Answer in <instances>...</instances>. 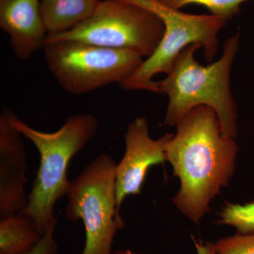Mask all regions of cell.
I'll list each match as a JSON object with an SVG mask.
<instances>
[{"label":"cell","mask_w":254,"mask_h":254,"mask_svg":"<svg viewBox=\"0 0 254 254\" xmlns=\"http://www.w3.org/2000/svg\"><path fill=\"white\" fill-rule=\"evenodd\" d=\"M177 127L165 148L166 160L181 182L173 201L198 224L233 175L238 146L234 138L222 133L216 113L207 106L190 110Z\"/></svg>","instance_id":"6da1fadb"},{"label":"cell","mask_w":254,"mask_h":254,"mask_svg":"<svg viewBox=\"0 0 254 254\" xmlns=\"http://www.w3.org/2000/svg\"><path fill=\"white\" fill-rule=\"evenodd\" d=\"M240 46V33L227 38L222 56L203 66L195 59L202 47L192 44L179 55L171 71L157 82L160 93L168 95L165 125L174 126L197 107L207 106L216 113L222 133L237 136V106L230 89V71Z\"/></svg>","instance_id":"7a4b0ae2"},{"label":"cell","mask_w":254,"mask_h":254,"mask_svg":"<svg viewBox=\"0 0 254 254\" xmlns=\"http://www.w3.org/2000/svg\"><path fill=\"white\" fill-rule=\"evenodd\" d=\"M4 113L41 155L36 178L23 213L34 220L42 235L55 232V205L71 188V182L67 178L68 164L97 133L98 118L90 113L78 114L70 117L58 131L46 133L28 126L9 110H4Z\"/></svg>","instance_id":"3957f363"},{"label":"cell","mask_w":254,"mask_h":254,"mask_svg":"<svg viewBox=\"0 0 254 254\" xmlns=\"http://www.w3.org/2000/svg\"><path fill=\"white\" fill-rule=\"evenodd\" d=\"M142 6L163 21L165 33L160 44L149 58L143 60L131 77L120 86L124 90H138L160 93L153 80L159 73L168 74L179 55L192 44H199L208 62L218 50V35L225 27V18L210 14H187L158 0H118Z\"/></svg>","instance_id":"277c9868"},{"label":"cell","mask_w":254,"mask_h":254,"mask_svg":"<svg viewBox=\"0 0 254 254\" xmlns=\"http://www.w3.org/2000/svg\"><path fill=\"white\" fill-rule=\"evenodd\" d=\"M164 33L163 21L149 10L125 1L100 0L94 13L86 21L71 31L47 35L45 43L83 42L134 52L148 58L158 48Z\"/></svg>","instance_id":"5b68a950"},{"label":"cell","mask_w":254,"mask_h":254,"mask_svg":"<svg viewBox=\"0 0 254 254\" xmlns=\"http://www.w3.org/2000/svg\"><path fill=\"white\" fill-rule=\"evenodd\" d=\"M50 72L64 91L81 95L118 83L122 84L143 63L134 52L110 49L74 41L45 43Z\"/></svg>","instance_id":"8992f818"},{"label":"cell","mask_w":254,"mask_h":254,"mask_svg":"<svg viewBox=\"0 0 254 254\" xmlns=\"http://www.w3.org/2000/svg\"><path fill=\"white\" fill-rule=\"evenodd\" d=\"M116 166L111 155L103 153L71 182L65 213L71 221L83 222L86 244L81 254H113L114 239L124 227L117 214Z\"/></svg>","instance_id":"52a82bcc"},{"label":"cell","mask_w":254,"mask_h":254,"mask_svg":"<svg viewBox=\"0 0 254 254\" xmlns=\"http://www.w3.org/2000/svg\"><path fill=\"white\" fill-rule=\"evenodd\" d=\"M172 135L153 139L146 119L141 117L128 125L125 135V153L115 170L117 214L120 220H123L120 209L125 197L140 194L150 167L166 160L165 148Z\"/></svg>","instance_id":"ba28073f"},{"label":"cell","mask_w":254,"mask_h":254,"mask_svg":"<svg viewBox=\"0 0 254 254\" xmlns=\"http://www.w3.org/2000/svg\"><path fill=\"white\" fill-rule=\"evenodd\" d=\"M21 136L3 112L0 116V220L23 213L28 205L24 189L27 158Z\"/></svg>","instance_id":"9c48e42d"},{"label":"cell","mask_w":254,"mask_h":254,"mask_svg":"<svg viewBox=\"0 0 254 254\" xmlns=\"http://www.w3.org/2000/svg\"><path fill=\"white\" fill-rule=\"evenodd\" d=\"M0 28L9 36L16 58L29 59L43 48L48 34L40 0H0Z\"/></svg>","instance_id":"30bf717a"},{"label":"cell","mask_w":254,"mask_h":254,"mask_svg":"<svg viewBox=\"0 0 254 254\" xmlns=\"http://www.w3.org/2000/svg\"><path fill=\"white\" fill-rule=\"evenodd\" d=\"M100 0H40L47 35L71 31L94 13Z\"/></svg>","instance_id":"8fae6325"},{"label":"cell","mask_w":254,"mask_h":254,"mask_svg":"<svg viewBox=\"0 0 254 254\" xmlns=\"http://www.w3.org/2000/svg\"><path fill=\"white\" fill-rule=\"evenodd\" d=\"M43 235L33 218L24 213L0 220V254H28Z\"/></svg>","instance_id":"7c38bea8"},{"label":"cell","mask_w":254,"mask_h":254,"mask_svg":"<svg viewBox=\"0 0 254 254\" xmlns=\"http://www.w3.org/2000/svg\"><path fill=\"white\" fill-rule=\"evenodd\" d=\"M218 223L235 227L238 233L254 232V201L245 205L227 203Z\"/></svg>","instance_id":"4fadbf2b"},{"label":"cell","mask_w":254,"mask_h":254,"mask_svg":"<svg viewBox=\"0 0 254 254\" xmlns=\"http://www.w3.org/2000/svg\"><path fill=\"white\" fill-rule=\"evenodd\" d=\"M160 2L170 7L180 9L187 5L198 4L205 6L211 14L225 18L226 21L231 19L238 14L242 3L247 0H158Z\"/></svg>","instance_id":"5bb4252c"},{"label":"cell","mask_w":254,"mask_h":254,"mask_svg":"<svg viewBox=\"0 0 254 254\" xmlns=\"http://www.w3.org/2000/svg\"><path fill=\"white\" fill-rule=\"evenodd\" d=\"M214 244L217 254H254V232L237 233Z\"/></svg>","instance_id":"9a60e30c"},{"label":"cell","mask_w":254,"mask_h":254,"mask_svg":"<svg viewBox=\"0 0 254 254\" xmlns=\"http://www.w3.org/2000/svg\"><path fill=\"white\" fill-rule=\"evenodd\" d=\"M54 232H47L46 235L42 237L36 247L28 254H57L58 245L53 237Z\"/></svg>","instance_id":"2e32d148"},{"label":"cell","mask_w":254,"mask_h":254,"mask_svg":"<svg viewBox=\"0 0 254 254\" xmlns=\"http://www.w3.org/2000/svg\"><path fill=\"white\" fill-rule=\"evenodd\" d=\"M194 245L197 254H217L214 243H203L202 241H200L199 242L194 241Z\"/></svg>","instance_id":"e0dca14e"},{"label":"cell","mask_w":254,"mask_h":254,"mask_svg":"<svg viewBox=\"0 0 254 254\" xmlns=\"http://www.w3.org/2000/svg\"><path fill=\"white\" fill-rule=\"evenodd\" d=\"M113 254H141L135 253V252H132L131 250H119L117 251Z\"/></svg>","instance_id":"ac0fdd59"}]
</instances>
